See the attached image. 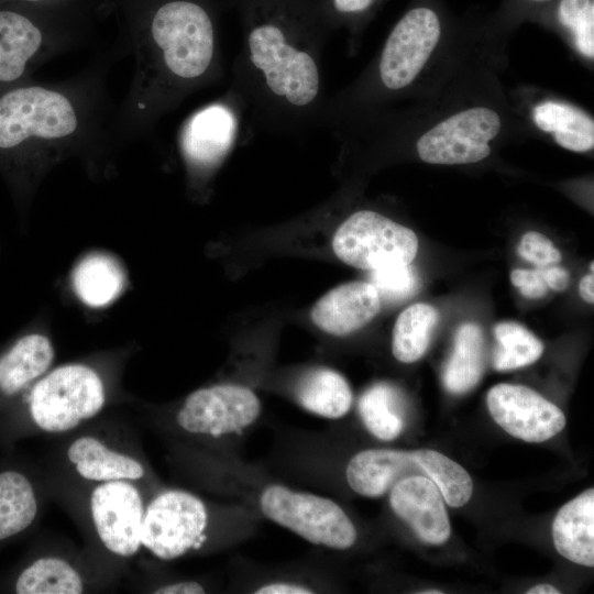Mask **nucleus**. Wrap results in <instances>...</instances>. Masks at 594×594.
I'll return each instance as SVG.
<instances>
[{"instance_id": "obj_6", "label": "nucleus", "mask_w": 594, "mask_h": 594, "mask_svg": "<svg viewBox=\"0 0 594 594\" xmlns=\"http://www.w3.org/2000/svg\"><path fill=\"white\" fill-rule=\"evenodd\" d=\"M332 249L345 264L374 271L411 263L418 251V239L413 230L378 212L359 210L337 229Z\"/></svg>"}, {"instance_id": "obj_34", "label": "nucleus", "mask_w": 594, "mask_h": 594, "mask_svg": "<svg viewBox=\"0 0 594 594\" xmlns=\"http://www.w3.org/2000/svg\"><path fill=\"white\" fill-rule=\"evenodd\" d=\"M510 282L518 287L520 294L529 299L542 298L549 287L547 286L540 268L537 270H514L510 274Z\"/></svg>"}, {"instance_id": "obj_39", "label": "nucleus", "mask_w": 594, "mask_h": 594, "mask_svg": "<svg viewBox=\"0 0 594 594\" xmlns=\"http://www.w3.org/2000/svg\"><path fill=\"white\" fill-rule=\"evenodd\" d=\"M581 297L588 304L594 302V276L593 273L585 275L579 285Z\"/></svg>"}, {"instance_id": "obj_25", "label": "nucleus", "mask_w": 594, "mask_h": 594, "mask_svg": "<svg viewBox=\"0 0 594 594\" xmlns=\"http://www.w3.org/2000/svg\"><path fill=\"white\" fill-rule=\"evenodd\" d=\"M359 411L367 430L381 440H393L400 435L405 425V406L399 391L378 383L361 396Z\"/></svg>"}, {"instance_id": "obj_43", "label": "nucleus", "mask_w": 594, "mask_h": 594, "mask_svg": "<svg viewBox=\"0 0 594 594\" xmlns=\"http://www.w3.org/2000/svg\"><path fill=\"white\" fill-rule=\"evenodd\" d=\"M532 1H547V0H532Z\"/></svg>"}, {"instance_id": "obj_40", "label": "nucleus", "mask_w": 594, "mask_h": 594, "mask_svg": "<svg viewBox=\"0 0 594 594\" xmlns=\"http://www.w3.org/2000/svg\"><path fill=\"white\" fill-rule=\"evenodd\" d=\"M527 594H559L560 591L550 584H539L526 592Z\"/></svg>"}, {"instance_id": "obj_7", "label": "nucleus", "mask_w": 594, "mask_h": 594, "mask_svg": "<svg viewBox=\"0 0 594 594\" xmlns=\"http://www.w3.org/2000/svg\"><path fill=\"white\" fill-rule=\"evenodd\" d=\"M207 524L201 499L185 491H167L144 510L141 544L161 560H174L202 544Z\"/></svg>"}, {"instance_id": "obj_29", "label": "nucleus", "mask_w": 594, "mask_h": 594, "mask_svg": "<svg viewBox=\"0 0 594 594\" xmlns=\"http://www.w3.org/2000/svg\"><path fill=\"white\" fill-rule=\"evenodd\" d=\"M496 346L492 364L496 371L505 372L536 362L543 352L542 342L527 328L503 321L494 327Z\"/></svg>"}, {"instance_id": "obj_24", "label": "nucleus", "mask_w": 594, "mask_h": 594, "mask_svg": "<svg viewBox=\"0 0 594 594\" xmlns=\"http://www.w3.org/2000/svg\"><path fill=\"white\" fill-rule=\"evenodd\" d=\"M73 284L84 304L103 307L120 295L124 276L112 258L103 254H91L76 266Z\"/></svg>"}, {"instance_id": "obj_19", "label": "nucleus", "mask_w": 594, "mask_h": 594, "mask_svg": "<svg viewBox=\"0 0 594 594\" xmlns=\"http://www.w3.org/2000/svg\"><path fill=\"white\" fill-rule=\"evenodd\" d=\"M42 41V30L31 18L13 10H0V82L19 79Z\"/></svg>"}, {"instance_id": "obj_17", "label": "nucleus", "mask_w": 594, "mask_h": 594, "mask_svg": "<svg viewBox=\"0 0 594 594\" xmlns=\"http://www.w3.org/2000/svg\"><path fill=\"white\" fill-rule=\"evenodd\" d=\"M557 551L585 566L594 565V490L590 488L563 505L552 524Z\"/></svg>"}, {"instance_id": "obj_2", "label": "nucleus", "mask_w": 594, "mask_h": 594, "mask_svg": "<svg viewBox=\"0 0 594 594\" xmlns=\"http://www.w3.org/2000/svg\"><path fill=\"white\" fill-rule=\"evenodd\" d=\"M144 22L164 94H182L218 70L216 22L202 1L160 0Z\"/></svg>"}, {"instance_id": "obj_31", "label": "nucleus", "mask_w": 594, "mask_h": 594, "mask_svg": "<svg viewBox=\"0 0 594 594\" xmlns=\"http://www.w3.org/2000/svg\"><path fill=\"white\" fill-rule=\"evenodd\" d=\"M558 18L574 37L578 51L587 58L594 56V2L593 0H561Z\"/></svg>"}, {"instance_id": "obj_36", "label": "nucleus", "mask_w": 594, "mask_h": 594, "mask_svg": "<svg viewBox=\"0 0 594 594\" xmlns=\"http://www.w3.org/2000/svg\"><path fill=\"white\" fill-rule=\"evenodd\" d=\"M547 286L556 292H562L570 284L569 272L560 266L549 265L539 267Z\"/></svg>"}, {"instance_id": "obj_9", "label": "nucleus", "mask_w": 594, "mask_h": 594, "mask_svg": "<svg viewBox=\"0 0 594 594\" xmlns=\"http://www.w3.org/2000/svg\"><path fill=\"white\" fill-rule=\"evenodd\" d=\"M440 37L435 11L418 7L403 15L392 30L382 51L377 76L387 90L410 85L420 73Z\"/></svg>"}, {"instance_id": "obj_26", "label": "nucleus", "mask_w": 594, "mask_h": 594, "mask_svg": "<svg viewBox=\"0 0 594 594\" xmlns=\"http://www.w3.org/2000/svg\"><path fill=\"white\" fill-rule=\"evenodd\" d=\"M439 314L431 305L417 302L407 307L393 329L392 351L403 363L419 360L427 351Z\"/></svg>"}, {"instance_id": "obj_12", "label": "nucleus", "mask_w": 594, "mask_h": 594, "mask_svg": "<svg viewBox=\"0 0 594 594\" xmlns=\"http://www.w3.org/2000/svg\"><path fill=\"white\" fill-rule=\"evenodd\" d=\"M486 404L498 426L527 442H543L565 426L559 407L524 385L497 384L488 391Z\"/></svg>"}, {"instance_id": "obj_5", "label": "nucleus", "mask_w": 594, "mask_h": 594, "mask_svg": "<svg viewBox=\"0 0 594 594\" xmlns=\"http://www.w3.org/2000/svg\"><path fill=\"white\" fill-rule=\"evenodd\" d=\"M76 129L75 109L58 91L28 86L0 96V150H13L33 140L62 139Z\"/></svg>"}, {"instance_id": "obj_4", "label": "nucleus", "mask_w": 594, "mask_h": 594, "mask_svg": "<svg viewBox=\"0 0 594 594\" xmlns=\"http://www.w3.org/2000/svg\"><path fill=\"white\" fill-rule=\"evenodd\" d=\"M260 507L270 520L312 544L345 550L356 540L353 522L332 499L270 485L261 494Z\"/></svg>"}, {"instance_id": "obj_8", "label": "nucleus", "mask_w": 594, "mask_h": 594, "mask_svg": "<svg viewBox=\"0 0 594 594\" xmlns=\"http://www.w3.org/2000/svg\"><path fill=\"white\" fill-rule=\"evenodd\" d=\"M501 118L490 108L476 107L441 121L417 141L419 157L430 164H469L491 154L490 141L501 130Z\"/></svg>"}, {"instance_id": "obj_28", "label": "nucleus", "mask_w": 594, "mask_h": 594, "mask_svg": "<svg viewBox=\"0 0 594 594\" xmlns=\"http://www.w3.org/2000/svg\"><path fill=\"white\" fill-rule=\"evenodd\" d=\"M84 584L78 572L65 560L41 558L19 575L18 594H80Z\"/></svg>"}, {"instance_id": "obj_41", "label": "nucleus", "mask_w": 594, "mask_h": 594, "mask_svg": "<svg viewBox=\"0 0 594 594\" xmlns=\"http://www.w3.org/2000/svg\"><path fill=\"white\" fill-rule=\"evenodd\" d=\"M21 1L37 4V3H50V2L57 1V0H21Z\"/></svg>"}, {"instance_id": "obj_32", "label": "nucleus", "mask_w": 594, "mask_h": 594, "mask_svg": "<svg viewBox=\"0 0 594 594\" xmlns=\"http://www.w3.org/2000/svg\"><path fill=\"white\" fill-rule=\"evenodd\" d=\"M381 301L398 302L410 298L419 288V277L409 264H395L371 271L369 276Z\"/></svg>"}, {"instance_id": "obj_16", "label": "nucleus", "mask_w": 594, "mask_h": 594, "mask_svg": "<svg viewBox=\"0 0 594 594\" xmlns=\"http://www.w3.org/2000/svg\"><path fill=\"white\" fill-rule=\"evenodd\" d=\"M427 474L415 451L371 449L355 454L349 462L345 476L350 487L365 497H378L400 480Z\"/></svg>"}, {"instance_id": "obj_27", "label": "nucleus", "mask_w": 594, "mask_h": 594, "mask_svg": "<svg viewBox=\"0 0 594 594\" xmlns=\"http://www.w3.org/2000/svg\"><path fill=\"white\" fill-rule=\"evenodd\" d=\"M37 502L30 481L21 473H0V540L12 537L34 520Z\"/></svg>"}, {"instance_id": "obj_38", "label": "nucleus", "mask_w": 594, "mask_h": 594, "mask_svg": "<svg viewBox=\"0 0 594 594\" xmlns=\"http://www.w3.org/2000/svg\"><path fill=\"white\" fill-rule=\"evenodd\" d=\"M155 594H200L205 593L202 585L196 581H183L164 585L154 591Z\"/></svg>"}, {"instance_id": "obj_10", "label": "nucleus", "mask_w": 594, "mask_h": 594, "mask_svg": "<svg viewBox=\"0 0 594 594\" xmlns=\"http://www.w3.org/2000/svg\"><path fill=\"white\" fill-rule=\"evenodd\" d=\"M243 109L242 99L231 89L226 98L187 120L180 133V150L190 169L209 173L221 165L238 139Z\"/></svg>"}, {"instance_id": "obj_3", "label": "nucleus", "mask_w": 594, "mask_h": 594, "mask_svg": "<svg viewBox=\"0 0 594 594\" xmlns=\"http://www.w3.org/2000/svg\"><path fill=\"white\" fill-rule=\"evenodd\" d=\"M105 400L102 380L94 369L67 364L35 384L30 396V411L41 429L64 432L96 416Z\"/></svg>"}, {"instance_id": "obj_11", "label": "nucleus", "mask_w": 594, "mask_h": 594, "mask_svg": "<svg viewBox=\"0 0 594 594\" xmlns=\"http://www.w3.org/2000/svg\"><path fill=\"white\" fill-rule=\"evenodd\" d=\"M260 413L261 402L250 388L220 384L188 395L176 420L190 433L220 437L248 428Z\"/></svg>"}, {"instance_id": "obj_33", "label": "nucleus", "mask_w": 594, "mask_h": 594, "mask_svg": "<svg viewBox=\"0 0 594 594\" xmlns=\"http://www.w3.org/2000/svg\"><path fill=\"white\" fill-rule=\"evenodd\" d=\"M517 251L524 260L538 267L553 265L561 261V252L554 244L547 237L535 231L522 235Z\"/></svg>"}, {"instance_id": "obj_37", "label": "nucleus", "mask_w": 594, "mask_h": 594, "mask_svg": "<svg viewBox=\"0 0 594 594\" xmlns=\"http://www.w3.org/2000/svg\"><path fill=\"white\" fill-rule=\"evenodd\" d=\"M312 592L311 588L300 584L276 582L258 587L255 594H309Z\"/></svg>"}, {"instance_id": "obj_18", "label": "nucleus", "mask_w": 594, "mask_h": 594, "mask_svg": "<svg viewBox=\"0 0 594 594\" xmlns=\"http://www.w3.org/2000/svg\"><path fill=\"white\" fill-rule=\"evenodd\" d=\"M67 458L77 473L89 481H134L144 475L139 461L110 450L94 437L75 440L67 450Z\"/></svg>"}, {"instance_id": "obj_15", "label": "nucleus", "mask_w": 594, "mask_h": 594, "mask_svg": "<svg viewBox=\"0 0 594 594\" xmlns=\"http://www.w3.org/2000/svg\"><path fill=\"white\" fill-rule=\"evenodd\" d=\"M382 301L369 282H350L323 295L311 309V320L322 331L345 336L369 323L381 310Z\"/></svg>"}, {"instance_id": "obj_1", "label": "nucleus", "mask_w": 594, "mask_h": 594, "mask_svg": "<svg viewBox=\"0 0 594 594\" xmlns=\"http://www.w3.org/2000/svg\"><path fill=\"white\" fill-rule=\"evenodd\" d=\"M242 45L233 87L260 124L282 132L320 125L322 57L331 28L321 0H237Z\"/></svg>"}, {"instance_id": "obj_42", "label": "nucleus", "mask_w": 594, "mask_h": 594, "mask_svg": "<svg viewBox=\"0 0 594 594\" xmlns=\"http://www.w3.org/2000/svg\"><path fill=\"white\" fill-rule=\"evenodd\" d=\"M421 594H441L442 592L439 590H429V591H422Z\"/></svg>"}, {"instance_id": "obj_23", "label": "nucleus", "mask_w": 594, "mask_h": 594, "mask_svg": "<svg viewBox=\"0 0 594 594\" xmlns=\"http://www.w3.org/2000/svg\"><path fill=\"white\" fill-rule=\"evenodd\" d=\"M536 125L553 134L556 142L573 152H587L594 146V121L585 112L562 102L546 101L535 107Z\"/></svg>"}, {"instance_id": "obj_22", "label": "nucleus", "mask_w": 594, "mask_h": 594, "mask_svg": "<svg viewBox=\"0 0 594 594\" xmlns=\"http://www.w3.org/2000/svg\"><path fill=\"white\" fill-rule=\"evenodd\" d=\"M484 366L482 330L477 324L464 323L455 333L452 353L443 369L446 388L453 394L469 392L482 378Z\"/></svg>"}, {"instance_id": "obj_13", "label": "nucleus", "mask_w": 594, "mask_h": 594, "mask_svg": "<svg viewBox=\"0 0 594 594\" xmlns=\"http://www.w3.org/2000/svg\"><path fill=\"white\" fill-rule=\"evenodd\" d=\"M96 531L114 554L131 557L141 544L144 506L135 486L127 481L103 482L90 496Z\"/></svg>"}, {"instance_id": "obj_30", "label": "nucleus", "mask_w": 594, "mask_h": 594, "mask_svg": "<svg viewBox=\"0 0 594 594\" xmlns=\"http://www.w3.org/2000/svg\"><path fill=\"white\" fill-rule=\"evenodd\" d=\"M415 453L427 477L437 485L449 506L461 507L470 501L473 482L460 464L430 449H419Z\"/></svg>"}, {"instance_id": "obj_35", "label": "nucleus", "mask_w": 594, "mask_h": 594, "mask_svg": "<svg viewBox=\"0 0 594 594\" xmlns=\"http://www.w3.org/2000/svg\"><path fill=\"white\" fill-rule=\"evenodd\" d=\"M326 14L332 25L334 16H350L367 11L375 0H321Z\"/></svg>"}, {"instance_id": "obj_21", "label": "nucleus", "mask_w": 594, "mask_h": 594, "mask_svg": "<svg viewBox=\"0 0 594 594\" xmlns=\"http://www.w3.org/2000/svg\"><path fill=\"white\" fill-rule=\"evenodd\" d=\"M295 396L306 410L329 419L344 416L353 398L346 380L327 367L305 373L297 383Z\"/></svg>"}, {"instance_id": "obj_20", "label": "nucleus", "mask_w": 594, "mask_h": 594, "mask_svg": "<svg viewBox=\"0 0 594 594\" xmlns=\"http://www.w3.org/2000/svg\"><path fill=\"white\" fill-rule=\"evenodd\" d=\"M54 355L46 336L30 333L20 338L0 356V391L7 395L20 392L50 367Z\"/></svg>"}, {"instance_id": "obj_14", "label": "nucleus", "mask_w": 594, "mask_h": 594, "mask_svg": "<svg viewBox=\"0 0 594 594\" xmlns=\"http://www.w3.org/2000/svg\"><path fill=\"white\" fill-rule=\"evenodd\" d=\"M393 512L424 542L444 543L451 534L444 499L437 485L426 476L400 480L389 491Z\"/></svg>"}]
</instances>
